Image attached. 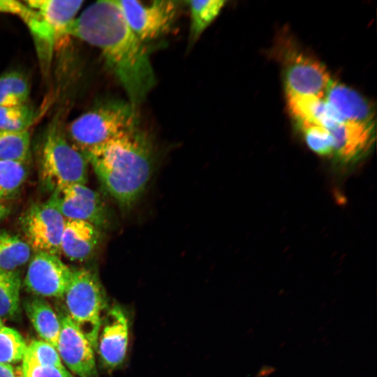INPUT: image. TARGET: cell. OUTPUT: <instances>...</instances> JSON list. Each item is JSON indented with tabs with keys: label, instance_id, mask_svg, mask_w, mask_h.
Segmentation results:
<instances>
[{
	"label": "cell",
	"instance_id": "cell-1",
	"mask_svg": "<svg viewBox=\"0 0 377 377\" xmlns=\"http://www.w3.org/2000/svg\"><path fill=\"white\" fill-rule=\"evenodd\" d=\"M66 36L100 50L110 71L135 107L156 84V76L145 43L127 24L116 0L89 5L76 17Z\"/></svg>",
	"mask_w": 377,
	"mask_h": 377
},
{
	"label": "cell",
	"instance_id": "cell-2",
	"mask_svg": "<svg viewBox=\"0 0 377 377\" xmlns=\"http://www.w3.org/2000/svg\"><path fill=\"white\" fill-rule=\"evenodd\" d=\"M99 181L124 210L145 191L154 165L153 146L140 127L84 154Z\"/></svg>",
	"mask_w": 377,
	"mask_h": 377
},
{
	"label": "cell",
	"instance_id": "cell-3",
	"mask_svg": "<svg viewBox=\"0 0 377 377\" xmlns=\"http://www.w3.org/2000/svg\"><path fill=\"white\" fill-rule=\"evenodd\" d=\"M139 126L137 108L128 101H103L66 128L70 142L83 154Z\"/></svg>",
	"mask_w": 377,
	"mask_h": 377
},
{
	"label": "cell",
	"instance_id": "cell-4",
	"mask_svg": "<svg viewBox=\"0 0 377 377\" xmlns=\"http://www.w3.org/2000/svg\"><path fill=\"white\" fill-rule=\"evenodd\" d=\"M88 161L68 140L58 119L47 127L40 156V180L48 192L75 184H85Z\"/></svg>",
	"mask_w": 377,
	"mask_h": 377
},
{
	"label": "cell",
	"instance_id": "cell-5",
	"mask_svg": "<svg viewBox=\"0 0 377 377\" xmlns=\"http://www.w3.org/2000/svg\"><path fill=\"white\" fill-rule=\"evenodd\" d=\"M62 298L65 313L96 349L102 322L108 309V298L97 274L85 267L73 269Z\"/></svg>",
	"mask_w": 377,
	"mask_h": 377
},
{
	"label": "cell",
	"instance_id": "cell-6",
	"mask_svg": "<svg viewBox=\"0 0 377 377\" xmlns=\"http://www.w3.org/2000/svg\"><path fill=\"white\" fill-rule=\"evenodd\" d=\"M117 3L130 28L145 43L157 39L170 29L180 2L157 0L146 3L140 1L118 0Z\"/></svg>",
	"mask_w": 377,
	"mask_h": 377
},
{
	"label": "cell",
	"instance_id": "cell-7",
	"mask_svg": "<svg viewBox=\"0 0 377 377\" xmlns=\"http://www.w3.org/2000/svg\"><path fill=\"white\" fill-rule=\"evenodd\" d=\"M46 202L66 219L84 221L101 230L110 223L109 212L102 198L85 184H75L56 189Z\"/></svg>",
	"mask_w": 377,
	"mask_h": 377
},
{
	"label": "cell",
	"instance_id": "cell-8",
	"mask_svg": "<svg viewBox=\"0 0 377 377\" xmlns=\"http://www.w3.org/2000/svg\"><path fill=\"white\" fill-rule=\"evenodd\" d=\"M24 240L34 253L59 256L66 219L47 202L31 205L20 219Z\"/></svg>",
	"mask_w": 377,
	"mask_h": 377
},
{
	"label": "cell",
	"instance_id": "cell-9",
	"mask_svg": "<svg viewBox=\"0 0 377 377\" xmlns=\"http://www.w3.org/2000/svg\"><path fill=\"white\" fill-rule=\"evenodd\" d=\"M72 271L59 256L34 253L29 261L24 284L37 297L62 298Z\"/></svg>",
	"mask_w": 377,
	"mask_h": 377
},
{
	"label": "cell",
	"instance_id": "cell-10",
	"mask_svg": "<svg viewBox=\"0 0 377 377\" xmlns=\"http://www.w3.org/2000/svg\"><path fill=\"white\" fill-rule=\"evenodd\" d=\"M59 320L61 326L56 349L61 362L77 377H96L91 344L66 313Z\"/></svg>",
	"mask_w": 377,
	"mask_h": 377
},
{
	"label": "cell",
	"instance_id": "cell-11",
	"mask_svg": "<svg viewBox=\"0 0 377 377\" xmlns=\"http://www.w3.org/2000/svg\"><path fill=\"white\" fill-rule=\"evenodd\" d=\"M128 342V318L120 306L113 304L103 318L96 348L105 367L114 369L123 362Z\"/></svg>",
	"mask_w": 377,
	"mask_h": 377
},
{
	"label": "cell",
	"instance_id": "cell-12",
	"mask_svg": "<svg viewBox=\"0 0 377 377\" xmlns=\"http://www.w3.org/2000/svg\"><path fill=\"white\" fill-rule=\"evenodd\" d=\"M332 78L325 66L309 57L297 56L285 72L286 94L325 98Z\"/></svg>",
	"mask_w": 377,
	"mask_h": 377
},
{
	"label": "cell",
	"instance_id": "cell-13",
	"mask_svg": "<svg viewBox=\"0 0 377 377\" xmlns=\"http://www.w3.org/2000/svg\"><path fill=\"white\" fill-rule=\"evenodd\" d=\"M375 124L345 121L329 130L333 140V156L348 163L364 156L375 136Z\"/></svg>",
	"mask_w": 377,
	"mask_h": 377
},
{
	"label": "cell",
	"instance_id": "cell-14",
	"mask_svg": "<svg viewBox=\"0 0 377 377\" xmlns=\"http://www.w3.org/2000/svg\"><path fill=\"white\" fill-rule=\"evenodd\" d=\"M101 238V230L91 223L66 219L60 252L73 261L87 260L96 251Z\"/></svg>",
	"mask_w": 377,
	"mask_h": 377
},
{
	"label": "cell",
	"instance_id": "cell-15",
	"mask_svg": "<svg viewBox=\"0 0 377 377\" xmlns=\"http://www.w3.org/2000/svg\"><path fill=\"white\" fill-rule=\"evenodd\" d=\"M325 99L344 121L375 124L374 112L368 101L342 83L332 80Z\"/></svg>",
	"mask_w": 377,
	"mask_h": 377
},
{
	"label": "cell",
	"instance_id": "cell-16",
	"mask_svg": "<svg viewBox=\"0 0 377 377\" xmlns=\"http://www.w3.org/2000/svg\"><path fill=\"white\" fill-rule=\"evenodd\" d=\"M286 95L289 110L296 122L316 124L330 130L345 121L325 98Z\"/></svg>",
	"mask_w": 377,
	"mask_h": 377
},
{
	"label": "cell",
	"instance_id": "cell-17",
	"mask_svg": "<svg viewBox=\"0 0 377 377\" xmlns=\"http://www.w3.org/2000/svg\"><path fill=\"white\" fill-rule=\"evenodd\" d=\"M36 11L56 38L66 36L70 25L76 18L84 1L28 0L24 1Z\"/></svg>",
	"mask_w": 377,
	"mask_h": 377
},
{
	"label": "cell",
	"instance_id": "cell-18",
	"mask_svg": "<svg viewBox=\"0 0 377 377\" xmlns=\"http://www.w3.org/2000/svg\"><path fill=\"white\" fill-rule=\"evenodd\" d=\"M24 309L42 340L56 348L61 325L51 305L43 297H36L24 302Z\"/></svg>",
	"mask_w": 377,
	"mask_h": 377
},
{
	"label": "cell",
	"instance_id": "cell-19",
	"mask_svg": "<svg viewBox=\"0 0 377 377\" xmlns=\"http://www.w3.org/2000/svg\"><path fill=\"white\" fill-rule=\"evenodd\" d=\"M31 249L20 236L0 230V269L19 270L31 257Z\"/></svg>",
	"mask_w": 377,
	"mask_h": 377
},
{
	"label": "cell",
	"instance_id": "cell-20",
	"mask_svg": "<svg viewBox=\"0 0 377 377\" xmlns=\"http://www.w3.org/2000/svg\"><path fill=\"white\" fill-rule=\"evenodd\" d=\"M0 13L18 15L29 26L35 36L52 47L56 37L44 23L36 10L27 6L24 1L0 0Z\"/></svg>",
	"mask_w": 377,
	"mask_h": 377
},
{
	"label": "cell",
	"instance_id": "cell-21",
	"mask_svg": "<svg viewBox=\"0 0 377 377\" xmlns=\"http://www.w3.org/2000/svg\"><path fill=\"white\" fill-rule=\"evenodd\" d=\"M31 156V135L29 130L0 131V161L24 163Z\"/></svg>",
	"mask_w": 377,
	"mask_h": 377
},
{
	"label": "cell",
	"instance_id": "cell-22",
	"mask_svg": "<svg viewBox=\"0 0 377 377\" xmlns=\"http://www.w3.org/2000/svg\"><path fill=\"white\" fill-rule=\"evenodd\" d=\"M190 11V35L195 40L212 23L223 8L226 1L207 0L186 1Z\"/></svg>",
	"mask_w": 377,
	"mask_h": 377
},
{
	"label": "cell",
	"instance_id": "cell-23",
	"mask_svg": "<svg viewBox=\"0 0 377 377\" xmlns=\"http://www.w3.org/2000/svg\"><path fill=\"white\" fill-rule=\"evenodd\" d=\"M21 282L20 270L0 269V318H12L18 313Z\"/></svg>",
	"mask_w": 377,
	"mask_h": 377
},
{
	"label": "cell",
	"instance_id": "cell-24",
	"mask_svg": "<svg viewBox=\"0 0 377 377\" xmlns=\"http://www.w3.org/2000/svg\"><path fill=\"white\" fill-rule=\"evenodd\" d=\"M30 86L24 74L13 71L0 75V106L27 103Z\"/></svg>",
	"mask_w": 377,
	"mask_h": 377
},
{
	"label": "cell",
	"instance_id": "cell-25",
	"mask_svg": "<svg viewBox=\"0 0 377 377\" xmlns=\"http://www.w3.org/2000/svg\"><path fill=\"white\" fill-rule=\"evenodd\" d=\"M36 113L28 103L0 106V131H22L29 130L34 123Z\"/></svg>",
	"mask_w": 377,
	"mask_h": 377
},
{
	"label": "cell",
	"instance_id": "cell-26",
	"mask_svg": "<svg viewBox=\"0 0 377 377\" xmlns=\"http://www.w3.org/2000/svg\"><path fill=\"white\" fill-rule=\"evenodd\" d=\"M26 164L0 161V201L14 196L27 179Z\"/></svg>",
	"mask_w": 377,
	"mask_h": 377
},
{
	"label": "cell",
	"instance_id": "cell-27",
	"mask_svg": "<svg viewBox=\"0 0 377 377\" xmlns=\"http://www.w3.org/2000/svg\"><path fill=\"white\" fill-rule=\"evenodd\" d=\"M27 348L24 339L16 330L6 326L0 330V364L22 362Z\"/></svg>",
	"mask_w": 377,
	"mask_h": 377
},
{
	"label": "cell",
	"instance_id": "cell-28",
	"mask_svg": "<svg viewBox=\"0 0 377 377\" xmlns=\"http://www.w3.org/2000/svg\"><path fill=\"white\" fill-rule=\"evenodd\" d=\"M296 123L312 151L323 156H333V140L328 129L306 122Z\"/></svg>",
	"mask_w": 377,
	"mask_h": 377
},
{
	"label": "cell",
	"instance_id": "cell-29",
	"mask_svg": "<svg viewBox=\"0 0 377 377\" xmlns=\"http://www.w3.org/2000/svg\"><path fill=\"white\" fill-rule=\"evenodd\" d=\"M26 352L39 364L51 367H63L57 349L43 340H33Z\"/></svg>",
	"mask_w": 377,
	"mask_h": 377
},
{
	"label": "cell",
	"instance_id": "cell-30",
	"mask_svg": "<svg viewBox=\"0 0 377 377\" xmlns=\"http://www.w3.org/2000/svg\"><path fill=\"white\" fill-rule=\"evenodd\" d=\"M21 367L24 377H75L64 366L51 367L39 364L27 352Z\"/></svg>",
	"mask_w": 377,
	"mask_h": 377
},
{
	"label": "cell",
	"instance_id": "cell-31",
	"mask_svg": "<svg viewBox=\"0 0 377 377\" xmlns=\"http://www.w3.org/2000/svg\"><path fill=\"white\" fill-rule=\"evenodd\" d=\"M0 377H24L22 367L0 364Z\"/></svg>",
	"mask_w": 377,
	"mask_h": 377
},
{
	"label": "cell",
	"instance_id": "cell-32",
	"mask_svg": "<svg viewBox=\"0 0 377 377\" xmlns=\"http://www.w3.org/2000/svg\"><path fill=\"white\" fill-rule=\"evenodd\" d=\"M10 208L4 202L0 201V221L5 219L10 214Z\"/></svg>",
	"mask_w": 377,
	"mask_h": 377
},
{
	"label": "cell",
	"instance_id": "cell-33",
	"mask_svg": "<svg viewBox=\"0 0 377 377\" xmlns=\"http://www.w3.org/2000/svg\"><path fill=\"white\" fill-rule=\"evenodd\" d=\"M3 323L1 320V318H0V330L3 327Z\"/></svg>",
	"mask_w": 377,
	"mask_h": 377
}]
</instances>
